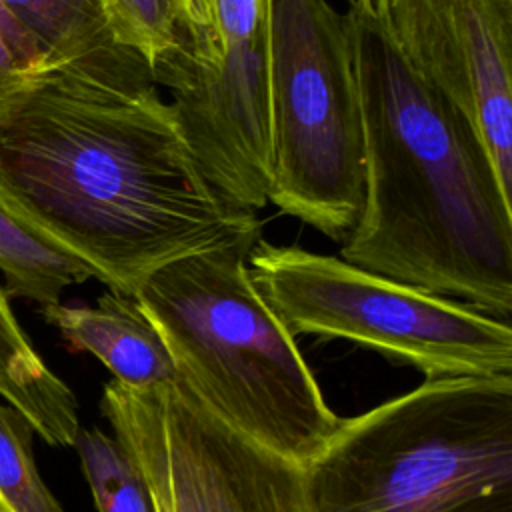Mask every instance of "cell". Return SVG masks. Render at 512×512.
I'll return each instance as SVG.
<instances>
[{"mask_svg": "<svg viewBox=\"0 0 512 512\" xmlns=\"http://www.w3.org/2000/svg\"><path fill=\"white\" fill-rule=\"evenodd\" d=\"M42 318L74 348L94 354L114 380L148 388L178 380L174 360L134 296L104 292L94 306L44 304Z\"/></svg>", "mask_w": 512, "mask_h": 512, "instance_id": "9c48e42d", "label": "cell"}, {"mask_svg": "<svg viewBox=\"0 0 512 512\" xmlns=\"http://www.w3.org/2000/svg\"><path fill=\"white\" fill-rule=\"evenodd\" d=\"M0 276L10 298L40 306L60 302L66 288L94 278L68 254L48 246L0 208Z\"/></svg>", "mask_w": 512, "mask_h": 512, "instance_id": "4fadbf2b", "label": "cell"}, {"mask_svg": "<svg viewBox=\"0 0 512 512\" xmlns=\"http://www.w3.org/2000/svg\"><path fill=\"white\" fill-rule=\"evenodd\" d=\"M304 478L308 512H512V374L426 378L342 418Z\"/></svg>", "mask_w": 512, "mask_h": 512, "instance_id": "277c9868", "label": "cell"}, {"mask_svg": "<svg viewBox=\"0 0 512 512\" xmlns=\"http://www.w3.org/2000/svg\"><path fill=\"white\" fill-rule=\"evenodd\" d=\"M50 68L32 32L0 0V110Z\"/></svg>", "mask_w": 512, "mask_h": 512, "instance_id": "2e32d148", "label": "cell"}, {"mask_svg": "<svg viewBox=\"0 0 512 512\" xmlns=\"http://www.w3.org/2000/svg\"><path fill=\"white\" fill-rule=\"evenodd\" d=\"M270 0H214L218 62L176 60L152 74L170 94L212 186L260 210L270 186Z\"/></svg>", "mask_w": 512, "mask_h": 512, "instance_id": "52a82bcc", "label": "cell"}, {"mask_svg": "<svg viewBox=\"0 0 512 512\" xmlns=\"http://www.w3.org/2000/svg\"><path fill=\"white\" fill-rule=\"evenodd\" d=\"M112 40L136 52L150 72L172 60L218 62L216 32L196 0H98Z\"/></svg>", "mask_w": 512, "mask_h": 512, "instance_id": "8fae6325", "label": "cell"}, {"mask_svg": "<svg viewBox=\"0 0 512 512\" xmlns=\"http://www.w3.org/2000/svg\"><path fill=\"white\" fill-rule=\"evenodd\" d=\"M30 422L0 402V492L16 512H64L34 462Z\"/></svg>", "mask_w": 512, "mask_h": 512, "instance_id": "9a60e30c", "label": "cell"}, {"mask_svg": "<svg viewBox=\"0 0 512 512\" xmlns=\"http://www.w3.org/2000/svg\"><path fill=\"white\" fill-rule=\"evenodd\" d=\"M404 64L454 106L512 196V0H370Z\"/></svg>", "mask_w": 512, "mask_h": 512, "instance_id": "ba28073f", "label": "cell"}, {"mask_svg": "<svg viewBox=\"0 0 512 512\" xmlns=\"http://www.w3.org/2000/svg\"><path fill=\"white\" fill-rule=\"evenodd\" d=\"M268 202L332 240L364 198V126L348 12L270 0Z\"/></svg>", "mask_w": 512, "mask_h": 512, "instance_id": "5b68a950", "label": "cell"}, {"mask_svg": "<svg viewBox=\"0 0 512 512\" xmlns=\"http://www.w3.org/2000/svg\"><path fill=\"white\" fill-rule=\"evenodd\" d=\"M0 208L110 290L260 236L220 194L146 62L128 48L50 66L0 110Z\"/></svg>", "mask_w": 512, "mask_h": 512, "instance_id": "6da1fadb", "label": "cell"}, {"mask_svg": "<svg viewBox=\"0 0 512 512\" xmlns=\"http://www.w3.org/2000/svg\"><path fill=\"white\" fill-rule=\"evenodd\" d=\"M348 2V6H352V4H358V2H362V0H346Z\"/></svg>", "mask_w": 512, "mask_h": 512, "instance_id": "d6986e66", "label": "cell"}, {"mask_svg": "<svg viewBox=\"0 0 512 512\" xmlns=\"http://www.w3.org/2000/svg\"><path fill=\"white\" fill-rule=\"evenodd\" d=\"M248 262L256 290L294 338H346L426 378L512 374L510 320L334 256L262 238Z\"/></svg>", "mask_w": 512, "mask_h": 512, "instance_id": "8992f818", "label": "cell"}, {"mask_svg": "<svg viewBox=\"0 0 512 512\" xmlns=\"http://www.w3.org/2000/svg\"><path fill=\"white\" fill-rule=\"evenodd\" d=\"M258 240L172 260L134 298L160 332L178 380L232 430L304 468L342 418L248 274Z\"/></svg>", "mask_w": 512, "mask_h": 512, "instance_id": "3957f363", "label": "cell"}, {"mask_svg": "<svg viewBox=\"0 0 512 512\" xmlns=\"http://www.w3.org/2000/svg\"><path fill=\"white\" fill-rule=\"evenodd\" d=\"M0 398L14 406L50 446H74L80 432L78 400L42 360L16 320L0 284Z\"/></svg>", "mask_w": 512, "mask_h": 512, "instance_id": "30bf717a", "label": "cell"}, {"mask_svg": "<svg viewBox=\"0 0 512 512\" xmlns=\"http://www.w3.org/2000/svg\"><path fill=\"white\" fill-rule=\"evenodd\" d=\"M74 448L98 512H152L144 476L116 438L80 428Z\"/></svg>", "mask_w": 512, "mask_h": 512, "instance_id": "5bb4252c", "label": "cell"}, {"mask_svg": "<svg viewBox=\"0 0 512 512\" xmlns=\"http://www.w3.org/2000/svg\"><path fill=\"white\" fill-rule=\"evenodd\" d=\"M0 512H16V510L10 506V502L2 496V492H0Z\"/></svg>", "mask_w": 512, "mask_h": 512, "instance_id": "ac0fdd59", "label": "cell"}, {"mask_svg": "<svg viewBox=\"0 0 512 512\" xmlns=\"http://www.w3.org/2000/svg\"><path fill=\"white\" fill-rule=\"evenodd\" d=\"M32 32L50 66L118 50L98 0H2Z\"/></svg>", "mask_w": 512, "mask_h": 512, "instance_id": "7c38bea8", "label": "cell"}, {"mask_svg": "<svg viewBox=\"0 0 512 512\" xmlns=\"http://www.w3.org/2000/svg\"><path fill=\"white\" fill-rule=\"evenodd\" d=\"M196 4L202 10L204 18L210 22V26L216 30V24H214V0H196Z\"/></svg>", "mask_w": 512, "mask_h": 512, "instance_id": "e0dca14e", "label": "cell"}, {"mask_svg": "<svg viewBox=\"0 0 512 512\" xmlns=\"http://www.w3.org/2000/svg\"><path fill=\"white\" fill-rule=\"evenodd\" d=\"M346 12L364 126V198L342 258L510 320L512 196L464 116L388 42L370 0Z\"/></svg>", "mask_w": 512, "mask_h": 512, "instance_id": "7a4b0ae2", "label": "cell"}]
</instances>
